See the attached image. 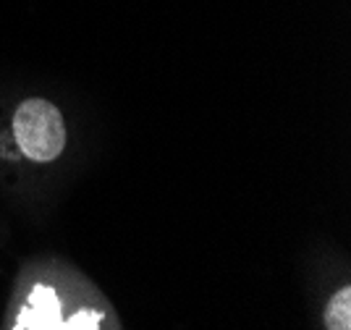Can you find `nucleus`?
I'll use <instances>...</instances> for the list:
<instances>
[{
	"instance_id": "obj_1",
	"label": "nucleus",
	"mask_w": 351,
	"mask_h": 330,
	"mask_svg": "<svg viewBox=\"0 0 351 330\" xmlns=\"http://www.w3.org/2000/svg\"><path fill=\"white\" fill-rule=\"evenodd\" d=\"M14 134L21 152L37 163H50L66 147V126L58 108L47 100H27L14 115Z\"/></svg>"
},
{
	"instance_id": "obj_2",
	"label": "nucleus",
	"mask_w": 351,
	"mask_h": 330,
	"mask_svg": "<svg viewBox=\"0 0 351 330\" xmlns=\"http://www.w3.org/2000/svg\"><path fill=\"white\" fill-rule=\"evenodd\" d=\"M58 315L60 307L53 288L37 286L32 291L29 307L21 312V320H19V325L14 330H53L60 322Z\"/></svg>"
},
{
	"instance_id": "obj_3",
	"label": "nucleus",
	"mask_w": 351,
	"mask_h": 330,
	"mask_svg": "<svg viewBox=\"0 0 351 330\" xmlns=\"http://www.w3.org/2000/svg\"><path fill=\"white\" fill-rule=\"evenodd\" d=\"M325 328L328 330H351V288L343 286L330 296L325 307Z\"/></svg>"
}]
</instances>
